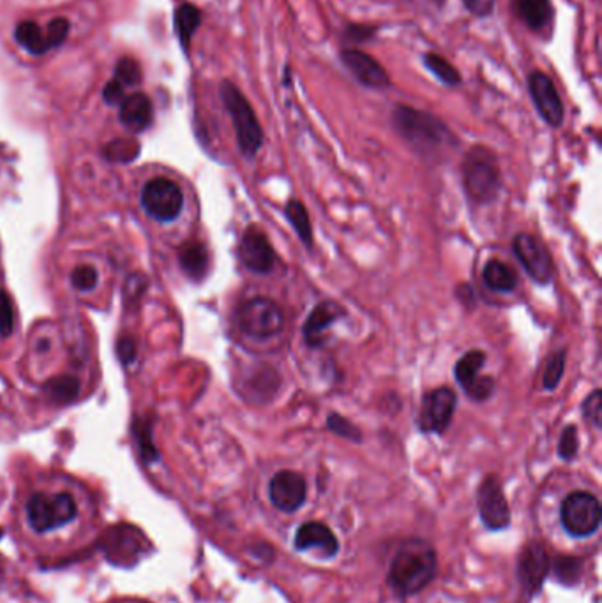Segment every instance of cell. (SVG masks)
Instances as JSON below:
<instances>
[{"label":"cell","mask_w":602,"mask_h":603,"mask_svg":"<svg viewBox=\"0 0 602 603\" xmlns=\"http://www.w3.org/2000/svg\"><path fill=\"white\" fill-rule=\"evenodd\" d=\"M528 93L541 119L553 129H558L563 124L565 111L552 78L541 71H532L528 75Z\"/></svg>","instance_id":"4fadbf2b"},{"label":"cell","mask_w":602,"mask_h":603,"mask_svg":"<svg viewBox=\"0 0 602 603\" xmlns=\"http://www.w3.org/2000/svg\"><path fill=\"white\" fill-rule=\"evenodd\" d=\"M69 29H71V25H69V22L66 18H55V20H51L50 23L47 25V29H45L51 49L60 47L66 41V38L69 36Z\"/></svg>","instance_id":"f35d334b"},{"label":"cell","mask_w":602,"mask_h":603,"mask_svg":"<svg viewBox=\"0 0 602 603\" xmlns=\"http://www.w3.org/2000/svg\"><path fill=\"white\" fill-rule=\"evenodd\" d=\"M554 568V575L560 582L567 584V586H572L580 581L581 577V572H583V561L578 559V557H567L562 556L558 557L553 564Z\"/></svg>","instance_id":"f546056e"},{"label":"cell","mask_w":602,"mask_h":603,"mask_svg":"<svg viewBox=\"0 0 602 603\" xmlns=\"http://www.w3.org/2000/svg\"><path fill=\"white\" fill-rule=\"evenodd\" d=\"M345 316V309L332 300H325L318 304L307 316V322L302 326L304 341L311 348H318L325 341V332L331 325H334L340 318Z\"/></svg>","instance_id":"ac0fdd59"},{"label":"cell","mask_w":602,"mask_h":603,"mask_svg":"<svg viewBox=\"0 0 602 603\" xmlns=\"http://www.w3.org/2000/svg\"><path fill=\"white\" fill-rule=\"evenodd\" d=\"M340 58L345 69L362 87L371 91H387L391 87V76L384 66L366 51L349 48L340 53Z\"/></svg>","instance_id":"7c38bea8"},{"label":"cell","mask_w":602,"mask_h":603,"mask_svg":"<svg viewBox=\"0 0 602 603\" xmlns=\"http://www.w3.org/2000/svg\"><path fill=\"white\" fill-rule=\"evenodd\" d=\"M237 325L250 339L267 341L283 330L285 316L274 300L254 297L239 307Z\"/></svg>","instance_id":"8992f818"},{"label":"cell","mask_w":602,"mask_h":603,"mask_svg":"<svg viewBox=\"0 0 602 603\" xmlns=\"http://www.w3.org/2000/svg\"><path fill=\"white\" fill-rule=\"evenodd\" d=\"M422 62H424V66L428 67V71H429L431 75H435L444 85L456 87V85L461 84V75L457 73V69L452 66L449 60H446L444 57H440L438 53L428 51V53L422 57Z\"/></svg>","instance_id":"4316f807"},{"label":"cell","mask_w":602,"mask_h":603,"mask_svg":"<svg viewBox=\"0 0 602 603\" xmlns=\"http://www.w3.org/2000/svg\"><path fill=\"white\" fill-rule=\"evenodd\" d=\"M71 282L78 291H87L96 288L98 284V272L91 265H80L73 270L71 274Z\"/></svg>","instance_id":"d590c367"},{"label":"cell","mask_w":602,"mask_h":603,"mask_svg":"<svg viewBox=\"0 0 602 603\" xmlns=\"http://www.w3.org/2000/svg\"><path fill=\"white\" fill-rule=\"evenodd\" d=\"M201 23V13L200 9L193 4H181L177 9H175V14H173V25H175V32H177V38L182 45V49L188 53L190 51V47H191V41H193V36L197 34L199 27Z\"/></svg>","instance_id":"7402d4cb"},{"label":"cell","mask_w":602,"mask_h":603,"mask_svg":"<svg viewBox=\"0 0 602 603\" xmlns=\"http://www.w3.org/2000/svg\"><path fill=\"white\" fill-rule=\"evenodd\" d=\"M560 517L569 535L585 538L594 535L601 526V503L594 494L578 491L563 500Z\"/></svg>","instance_id":"52a82bcc"},{"label":"cell","mask_w":602,"mask_h":603,"mask_svg":"<svg viewBox=\"0 0 602 603\" xmlns=\"http://www.w3.org/2000/svg\"><path fill=\"white\" fill-rule=\"evenodd\" d=\"M482 279L490 289L499 291V293H509L518 284V279L512 272V269L499 260H491L486 263L482 270Z\"/></svg>","instance_id":"484cf974"},{"label":"cell","mask_w":602,"mask_h":603,"mask_svg":"<svg viewBox=\"0 0 602 603\" xmlns=\"http://www.w3.org/2000/svg\"><path fill=\"white\" fill-rule=\"evenodd\" d=\"M221 101L232 119L235 137H237V145L241 154L246 159H252L261 145H263V129L256 119V113L252 110V102L248 97L241 93L237 85L232 82H223L221 84Z\"/></svg>","instance_id":"5b68a950"},{"label":"cell","mask_w":602,"mask_h":603,"mask_svg":"<svg viewBox=\"0 0 602 603\" xmlns=\"http://www.w3.org/2000/svg\"><path fill=\"white\" fill-rule=\"evenodd\" d=\"M548 568H550V557L546 554V551L537 544L528 545L519 557L518 573L521 584L530 593L537 591L548 575Z\"/></svg>","instance_id":"ffe728a7"},{"label":"cell","mask_w":602,"mask_h":603,"mask_svg":"<svg viewBox=\"0 0 602 603\" xmlns=\"http://www.w3.org/2000/svg\"><path fill=\"white\" fill-rule=\"evenodd\" d=\"M285 214L290 221V225L294 226V230L299 235L302 242L311 247L313 245V228H311V221H309V214L305 210V207L302 205L299 200H290L287 203Z\"/></svg>","instance_id":"83f0119b"},{"label":"cell","mask_w":602,"mask_h":603,"mask_svg":"<svg viewBox=\"0 0 602 603\" xmlns=\"http://www.w3.org/2000/svg\"><path fill=\"white\" fill-rule=\"evenodd\" d=\"M124 97H126V89L117 80H110L102 89V99L110 106L120 104L124 101Z\"/></svg>","instance_id":"60d3db41"},{"label":"cell","mask_w":602,"mask_h":603,"mask_svg":"<svg viewBox=\"0 0 602 603\" xmlns=\"http://www.w3.org/2000/svg\"><path fill=\"white\" fill-rule=\"evenodd\" d=\"M137 353H138L137 341L131 335H124V337L119 339V342H117V355H119V359H120V362L124 366L133 364L135 359H137Z\"/></svg>","instance_id":"ab89813d"},{"label":"cell","mask_w":602,"mask_h":603,"mask_svg":"<svg viewBox=\"0 0 602 603\" xmlns=\"http://www.w3.org/2000/svg\"><path fill=\"white\" fill-rule=\"evenodd\" d=\"M565 371V350H560L553 353L552 357L546 362L544 368V376H543V386L544 390H554L563 377Z\"/></svg>","instance_id":"d6a6232c"},{"label":"cell","mask_w":602,"mask_h":603,"mask_svg":"<svg viewBox=\"0 0 602 603\" xmlns=\"http://www.w3.org/2000/svg\"><path fill=\"white\" fill-rule=\"evenodd\" d=\"M14 328V315L9 295L0 288V337H9Z\"/></svg>","instance_id":"74e56055"},{"label":"cell","mask_w":602,"mask_h":603,"mask_svg":"<svg viewBox=\"0 0 602 603\" xmlns=\"http://www.w3.org/2000/svg\"><path fill=\"white\" fill-rule=\"evenodd\" d=\"M486 364V353L481 350L466 351L456 364L454 376L456 381L463 386L466 395L474 401H486L495 390V379L490 376H481Z\"/></svg>","instance_id":"8fae6325"},{"label":"cell","mask_w":602,"mask_h":603,"mask_svg":"<svg viewBox=\"0 0 602 603\" xmlns=\"http://www.w3.org/2000/svg\"><path fill=\"white\" fill-rule=\"evenodd\" d=\"M578 448H580L578 429L576 425H567L558 441V456L563 461H572L578 456Z\"/></svg>","instance_id":"836d02e7"},{"label":"cell","mask_w":602,"mask_h":603,"mask_svg":"<svg viewBox=\"0 0 602 603\" xmlns=\"http://www.w3.org/2000/svg\"><path fill=\"white\" fill-rule=\"evenodd\" d=\"M327 427L332 432H336L338 436L347 438V439L355 441V443H359L362 439L360 430L351 423L350 420H347V418H343L341 415H338V413H331L329 415V418H327Z\"/></svg>","instance_id":"e575fe53"},{"label":"cell","mask_w":602,"mask_h":603,"mask_svg":"<svg viewBox=\"0 0 602 603\" xmlns=\"http://www.w3.org/2000/svg\"><path fill=\"white\" fill-rule=\"evenodd\" d=\"M512 251L521 267L527 270L528 278L534 279L537 284L552 282L554 263L550 251L539 238L528 233H518L512 240Z\"/></svg>","instance_id":"9c48e42d"},{"label":"cell","mask_w":602,"mask_h":603,"mask_svg":"<svg viewBox=\"0 0 602 603\" xmlns=\"http://www.w3.org/2000/svg\"><path fill=\"white\" fill-rule=\"evenodd\" d=\"M457 406V395L452 388L440 386L424 395L417 425L428 434H444L451 425Z\"/></svg>","instance_id":"30bf717a"},{"label":"cell","mask_w":602,"mask_h":603,"mask_svg":"<svg viewBox=\"0 0 602 603\" xmlns=\"http://www.w3.org/2000/svg\"><path fill=\"white\" fill-rule=\"evenodd\" d=\"M241 260L254 274H269L276 265V253L267 235L256 228L244 233L241 242Z\"/></svg>","instance_id":"e0dca14e"},{"label":"cell","mask_w":602,"mask_h":603,"mask_svg":"<svg viewBox=\"0 0 602 603\" xmlns=\"http://www.w3.org/2000/svg\"><path fill=\"white\" fill-rule=\"evenodd\" d=\"M393 122L402 138L421 154H433L456 141L442 120L422 110L400 104L394 110Z\"/></svg>","instance_id":"3957f363"},{"label":"cell","mask_w":602,"mask_h":603,"mask_svg":"<svg viewBox=\"0 0 602 603\" xmlns=\"http://www.w3.org/2000/svg\"><path fill=\"white\" fill-rule=\"evenodd\" d=\"M307 496L305 480L299 473L283 469L276 473L269 483V498L278 510L297 511L304 505Z\"/></svg>","instance_id":"9a60e30c"},{"label":"cell","mask_w":602,"mask_h":603,"mask_svg":"<svg viewBox=\"0 0 602 603\" xmlns=\"http://www.w3.org/2000/svg\"><path fill=\"white\" fill-rule=\"evenodd\" d=\"M497 0H463L465 7L477 18H486L493 13Z\"/></svg>","instance_id":"b9f144b4"},{"label":"cell","mask_w":602,"mask_h":603,"mask_svg":"<svg viewBox=\"0 0 602 603\" xmlns=\"http://www.w3.org/2000/svg\"><path fill=\"white\" fill-rule=\"evenodd\" d=\"M96 511L69 487L34 489L20 503L13 535L18 547L41 563L84 551L98 535Z\"/></svg>","instance_id":"6da1fadb"},{"label":"cell","mask_w":602,"mask_h":603,"mask_svg":"<svg viewBox=\"0 0 602 603\" xmlns=\"http://www.w3.org/2000/svg\"><path fill=\"white\" fill-rule=\"evenodd\" d=\"M481 519L486 528L500 531L510 522V510L497 476H486L477 492Z\"/></svg>","instance_id":"5bb4252c"},{"label":"cell","mask_w":602,"mask_h":603,"mask_svg":"<svg viewBox=\"0 0 602 603\" xmlns=\"http://www.w3.org/2000/svg\"><path fill=\"white\" fill-rule=\"evenodd\" d=\"M463 186L466 196L477 205L495 200L500 191V168L490 148L477 145L466 154L463 161Z\"/></svg>","instance_id":"277c9868"},{"label":"cell","mask_w":602,"mask_h":603,"mask_svg":"<svg viewBox=\"0 0 602 603\" xmlns=\"http://www.w3.org/2000/svg\"><path fill=\"white\" fill-rule=\"evenodd\" d=\"M294 545L301 553H314L316 556L331 559L340 553V542L329 526L323 522H305L296 533Z\"/></svg>","instance_id":"2e32d148"},{"label":"cell","mask_w":602,"mask_h":603,"mask_svg":"<svg viewBox=\"0 0 602 603\" xmlns=\"http://www.w3.org/2000/svg\"><path fill=\"white\" fill-rule=\"evenodd\" d=\"M179 263L184 274L193 280H200L208 269V253L200 242L186 244L179 253Z\"/></svg>","instance_id":"cb8c5ba5"},{"label":"cell","mask_w":602,"mask_h":603,"mask_svg":"<svg viewBox=\"0 0 602 603\" xmlns=\"http://www.w3.org/2000/svg\"><path fill=\"white\" fill-rule=\"evenodd\" d=\"M345 34L353 43H366L375 36V29L367 25H349Z\"/></svg>","instance_id":"7bdbcfd3"},{"label":"cell","mask_w":602,"mask_h":603,"mask_svg":"<svg viewBox=\"0 0 602 603\" xmlns=\"http://www.w3.org/2000/svg\"><path fill=\"white\" fill-rule=\"evenodd\" d=\"M108 603H151L146 602V600H140V599H119V600H111Z\"/></svg>","instance_id":"ee69618b"},{"label":"cell","mask_w":602,"mask_h":603,"mask_svg":"<svg viewBox=\"0 0 602 603\" xmlns=\"http://www.w3.org/2000/svg\"><path fill=\"white\" fill-rule=\"evenodd\" d=\"M140 154V145L133 139L119 138L110 141L104 148V155L115 163H131Z\"/></svg>","instance_id":"f1b7e54d"},{"label":"cell","mask_w":602,"mask_h":603,"mask_svg":"<svg viewBox=\"0 0 602 603\" xmlns=\"http://www.w3.org/2000/svg\"><path fill=\"white\" fill-rule=\"evenodd\" d=\"M45 392L53 404L64 406V404L73 403L78 397L80 381L76 376H71V374L57 376V377H51L50 381H47Z\"/></svg>","instance_id":"d4e9b609"},{"label":"cell","mask_w":602,"mask_h":603,"mask_svg":"<svg viewBox=\"0 0 602 603\" xmlns=\"http://www.w3.org/2000/svg\"><path fill=\"white\" fill-rule=\"evenodd\" d=\"M135 436L138 441V448L142 454V459L146 463H152L157 459V450L152 445V423L151 420L142 418L135 423Z\"/></svg>","instance_id":"1f68e13d"},{"label":"cell","mask_w":602,"mask_h":603,"mask_svg":"<svg viewBox=\"0 0 602 603\" xmlns=\"http://www.w3.org/2000/svg\"><path fill=\"white\" fill-rule=\"evenodd\" d=\"M142 207L159 223L177 219L184 207V194L181 187L170 179L157 177L149 181L142 191Z\"/></svg>","instance_id":"ba28073f"},{"label":"cell","mask_w":602,"mask_h":603,"mask_svg":"<svg viewBox=\"0 0 602 603\" xmlns=\"http://www.w3.org/2000/svg\"><path fill=\"white\" fill-rule=\"evenodd\" d=\"M14 40L20 47L27 49L32 55H45L51 49L49 38H47V31H43L36 22H31V20L18 23L14 31Z\"/></svg>","instance_id":"603a6c76"},{"label":"cell","mask_w":602,"mask_h":603,"mask_svg":"<svg viewBox=\"0 0 602 603\" xmlns=\"http://www.w3.org/2000/svg\"><path fill=\"white\" fill-rule=\"evenodd\" d=\"M438 570L435 549L419 538L403 544L389 568V584L400 597L421 593L433 582Z\"/></svg>","instance_id":"7a4b0ae2"},{"label":"cell","mask_w":602,"mask_h":603,"mask_svg":"<svg viewBox=\"0 0 602 603\" xmlns=\"http://www.w3.org/2000/svg\"><path fill=\"white\" fill-rule=\"evenodd\" d=\"M113 80H117L124 89L126 87H135L142 82V69L140 64L131 58V57H122L117 66H115V76Z\"/></svg>","instance_id":"4dcf8cb0"},{"label":"cell","mask_w":602,"mask_h":603,"mask_svg":"<svg viewBox=\"0 0 602 603\" xmlns=\"http://www.w3.org/2000/svg\"><path fill=\"white\" fill-rule=\"evenodd\" d=\"M512 13L534 32H543L552 25L554 9L552 0H512Z\"/></svg>","instance_id":"44dd1931"},{"label":"cell","mask_w":602,"mask_h":603,"mask_svg":"<svg viewBox=\"0 0 602 603\" xmlns=\"http://www.w3.org/2000/svg\"><path fill=\"white\" fill-rule=\"evenodd\" d=\"M583 415L596 427L601 429L602 423V394L601 390H594L583 403Z\"/></svg>","instance_id":"8d00e7d4"},{"label":"cell","mask_w":602,"mask_h":603,"mask_svg":"<svg viewBox=\"0 0 602 603\" xmlns=\"http://www.w3.org/2000/svg\"><path fill=\"white\" fill-rule=\"evenodd\" d=\"M119 119L122 126L131 133H144L149 129L154 119V106L147 93H135L126 95L120 102Z\"/></svg>","instance_id":"d6986e66"}]
</instances>
